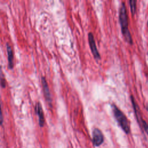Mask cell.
<instances>
[{
  "label": "cell",
  "instance_id": "8",
  "mask_svg": "<svg viewBox=\"0 0 148 148\" xmlns=\"http://www.w3.org/2000/svg\"><path fill=\"white\" fill-rule=\"evenodd\" d=\"M6 50L8 54V66L10 69H12L14 66L13 62V52L12 47L9 43H6Z\"/></svg>",
  "mask_w": 148,
  "mask_h": 148
},
{
  "label": "cell",
  "instance_id": "7",
  "mask_svg": "<svg viewBox=\"0 0 148 148\" xmlns=\"http://www.w3.org/2000/svg\"><path fill=\"white\" fill-rule=\"evenodd\" d=\"M131 99L132 104V106H133V108H134V112H135V113L137 120H138V123L142 125L143 122L144 120L142 119L139 108L137 103L135 102L134 98L132 95L131 96Z\"/></svg>",
  "mask_w": 148,
  "mask_h": 148
},
{
  "label": "cell",
  "instance_id": "3",
  "mask_svg": "<svg viewBox=\"0 0 148 148\" xmlns=\"http://www.w3.org/2000/svg\"><path fill=\"white\" fill-rule=\"evenodd\" d=\"M88 40L90 48L91 49V53H92L94 57L97 60L100 59L101 56H100V54H99L97 48L94 35L91 32H90L88 34Z\"/></svg>",
  "mask_w": 148,
  "mask_h": 148
},
{
  "label": "cell",
  "instance_id": "6",
  "mask_svg": "<svg viewBox=\"0 0 148 148\" xmlns=\"http://www.w3.org/2000/svg\"><path fill=\"white\" fill-rule=\"evenodd\" d=\"M35 112L38 117L39 124L40 127H43L45 124V117L41 103L39 102H37L35 105Z\"/></svg>",
  "mask_w": 148,
  "mask_h": 148
},
{
  "label": "cell",
  "instance_id": "11",
  "mask_svg": "<svg viewBox=\"0 0 148 148\" xmlns=\"http://www.w3.org/2000/svg\"><path fill=\"white\" fill-rule=\"evenodd\" d=\"M142 127L144 128L145 130L146 131V132L148 134V124L145 121H143V124H142Z\"/></svg>",
  "mask_w": 148,
  "mask_h": 148
},
{
  "label": "cell",
  "instance_id": "12",
  "mask_svg": "<svg viewBox=\"0 0 148 148\" xmlns=\"http://www.w3.org/2000/svg\"><path fill=\"white\" fill-rule=\"evenodd\" d=\"M147 26H148V21H147Z\"/></svg>",
  "mask_w": 148,
  "mask_h": 148
},
{
  "label": "cell",
  "instance_id": "4",
  "mask_svg": "<svg viewBox=\"0 0 148 148\" xmlns=\"http://www.w3.org/2000/svg\"><path fill=\"white\" fill-rule=\"evenodd\" d=\"M41 83L42 86V88L43 91V94L45 97V99L49 105L50 107L52 106V98L51 95V93L50 91V89L47 82V80L45 76L41 77Z\"/></svg>",
  "mask_w": 148,
  "mask_h": 148
},
{
  "label": "cell",
  "instance_id": "10",
  "mask_svg": "<svg viewBox=\"0 0 148 148\" xmlns=\"http://www.w3.org/2000/svg\"><path fill=\"white\" fill-rule=\"evenodd\" d=\"M2 72H1V85L2 88H5L6 87V80L5 78L2 77Z\"/></svg>",
  "mask_w": 148,
  "mask_h": 148
},
{
  "label": "cell",
  "instance_id": "1",
  "mask_svg": "<svg viewBox=\"0 0 148 148\" xmlns=\"http://www.w3.org/2000/svg\"><path fill=\"white\" fill-rule=\"evenodd\" d=\"M119 21L121 25V29L122 34L124 38V39L127 42L130 44L132 43V39L131 35L128 29V20L126 6L124 2H121V4L119 9Z\"/></svg>",
  "mask_w": 148,
  "mask_h": 148
},
{
  "label": "cell",
  "instance_id": "5",
  "mask_svg": "<svg viewBox=\"0 0 148 148\" xmlns=\"http://www.w3.org/2000/svg\"><path fill=\"white\" fill-rule=\"evenodd\" d=\"M92 143L95 146H99L103 142L104 137L102 131L98 128H94L92 131Z\"/></svg>",
  "mask_w": 148,
  "mask_h": 148
},
{
  "label": "cell",
  "instance_id": "2",
  "mask_svg": "<svg viewBox=\"0 0 148 148\" xmlns=\"http://www.w3.org/2000/svg\"><path fill=\"white\" fill-rule=\"evenodd\" d=\"M111 106L114 117L119 125L125 134H129L130 132V125L126 116L115 104L112 103Z\"/></svg>",
  "mask_w": 148,
  "mask_h": 148
},
{
  "label": "cell",
  "instance_id": "9",
  "mask_svg": "<svg viewBox=\"0 0 148 148\" xmlns=\"http://www.w3.org/2000/svg\"><path fill=\"white\" fill-rule=\"evenodd\" d=\"M130 3V9H131V13L134 15L135 14V12H136V2L135 0H130L129 1Z\"/></svg>",
  "mask_w": 148,
  "mask_h": 148
}]
</instances>
